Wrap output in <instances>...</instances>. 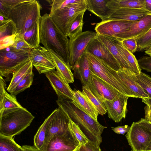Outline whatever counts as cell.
<instances>
[{
  "mask_svg": "<svg viewBox=\"0 0 151 151\" xmlns=\"http://www.w3.org/2000/svg\"><path fill=\"white\" fill-rule=\"evenodd\" d=\"M145 151H151V141Z\"/></svg>",
  "mask_w": 151,
  "mask_h": 151,
  "instance_id": "cell-55",
  "label": "cell"
},
{
  "mask_svg": "<svg viewBox=\"0 0 151 151\" xmlns=\"http://www.w3.org/2000/svg\"><path fill=\"white\" fill-rule=\"evenodd\" d=\"M137 51H142L147 50L151 45V28L147 33L138 40Z\"/></svg>",
  "mask_w": 151,
  "mask_h": 151,
  "instance_id": "cell-41",
  "label": "cell"
},
{
  "mask_svg": "<svg viewBox=\"0 0 151 151\" xmlns=\"http://www.w3.org/2000/svg\"><path fill=\"white\" fill-rule=\"evenodd\" d=\"M17 33L1 39L0 50L7 48L13 45Z\"/></svg>",
  "mask_w": 151,
  "mask_h": 151,
  "instance_id": "cell-45",
  "label": "cell"
},
{
  "mask_svg": "<svg viewBox=\"0 0 151 151\" xmlns=\"http://www.w3.org/2000/svg\"><path fill=\"white\" fill-rule=\"evenodd\" d=\"M117 72L123 85L134 95L135 98H148L147 93L137 82L134 74L125 68H121Z\"/></svg>",
  "mask_w": 151,
  "mask_h": 151,
  "instance_id": "cell-18",
  "label": "cell"
},
{
  "mask_svg": "<svg viewBox=\"0 0 151 151\" xmlns=\"http://www.w3.org/2000/svg\"><path fill=\"white\" fill-rule=\"evenodd\" d=\"M48 51L57 71L68 83H73L74 76L69 66L53 52Z\"/></svg>",
  "mask_w": 151,
  "mask_h": 151,
  "instance_id": "cell-24",
  "label": "cell"
},
{
  "mask_svg": "<svg viewBox=\"0 0 151 151\" xmlns=\"http://www.w3.org/2000/svg\"><path fill=\"white\" fill-rule=\"evenodd\" d=\"M40 20L34 26L22 34L25 40L32 49L38 48L40 46Z\"/></svg>",
  "mask_w": 151,
  "mask_h": 151,
  "instance_id": "cell-30",
  "label": "cell"
},
{
  "mask_svg": "<svg viewBox=\"0 0 151 151\" xmlns=\"http://www.w3.org/2000/svg\"><path fill=\"white\" fill-rule=\"evenodd\" d=\"M83 146L86 151H101L100 146L89 141Z\"/></svg>",
  "mask_w": 151,
  "mask_h": 151,
  "instance_id": "cell-47",
  "label": "cell"
},
{
  "mask_svg": "<svg viewBox=\"0 0 151 151\" xmlns=\"http://www.w3.org/2000/svg\"><path fill=\"white\" fill-rule=\"evenodd\" d=\"M0 151H23L22 147L17 143L13 137L0 134Z\"/></svg>",
  "mask_w": 151,
  "mask_h": 151,
  "instance_id": "cell-34",
  "label": "cell"
},
{
  "mask_svg": "<svg viewBox=\"0 0 151 151\" xmlns=\"http://www.w3.org/2000/svg\"><path fill=\"white\" fill-rule=\"evenodd\" d=\"M52 112L47 128L44 144L53 137L64 134L70 128V118L64 111L59 107Z\"/></svg>",
  "mask_w": 151,
  "mask_h": 151,
  "instance_id": "cell-12",
  "label": "cell"
},
{
  "mask_svg": "<svg viewBox=\"0 0 151 151\" xmlns=\"http://www.w3.org/2000/svg\"><path fill=\"white\" fill-rule=\"evenodd\" d=\"M69 124L73 133L81 145L82 146L86 145L89 140L78 125L73 122L70 118Z\"/></svg>",
  "mask_w": 151,
  "mask_h": 151,
  "instance_id": "cell-40",
  "label": "cell"
},
{
  "mask_svg": "<svg viewBox=\"0 0 151 151\" xmlns=\"http://www.w3.org/2000/svg\"><path fill=\"white\" fill-rule=\"evenodd\" d=\"M137 82L151 99V77L144 73L134 74Z\"/></svg>",
  "mask_w": 151,
  "mask_h": 151,
  "instance_id": "cell-39",
  "label": "cell"
},
{
  "mask_svg": "<svg viewBox=\"0 0 151 151\" xmlns=\"http://www.w3.org/2000/svg\"><path fill=\"white\" fill-rule=\"evenodd\" d=\"M85 52H89L103 61L116 71L121 69L119 64L107 47L96 37L93 39Z\"/></svg>",
  "mask_w": 151,
  "mask_h": 151,
  "instance_id": "cell-13",
  "label": "cell"
},
{
  "mask_svg": "<svg viewBox=\"0 0 151 151\" xmlns=\"http://www.w3.org/2000/svg\"><path fill=\"white\" fill-rule=\"evenodd\" d=\"M82 93L96 108L99 114L103 115L107 113L103 102L94 95L90 89L88 85H83Z\"/></svg>",
  "mask_w": 151,
  "mask_h": 151,
  "instance_id": "cell-31",
  "label": "cell"
},
{
  "mask_svg": "<svg viewBox=\"0 0 151 151\" xmlns=\"http://www.w3.org/2000/svg\"><path fill=\"white\" fill-rule=\"evenodd\" d=\"M136 21L108 20L97 23L95 30L97 34L113 37L120 41L123 35Z\"/></svg>",
  "mask_w": 151,
  "mask_h": 151,
  "instance_id": "cell-10",
  "label": "cell"
},
{
  "mask_svg": "<svg viewBox=\"0 0 151 151\" xmlns=\"http://www.w3.org/2000/svg\"><path fill=\"white\" fill-rule=\"evenodd\" d=\"M77 151H86L83 146L81 145Z\"/></svg>",
  "mask_w": 151,
  "mask_h": 151,
  "instance_id": "cell-54",
  "label": "cell"
},
{
  "mask_svg": "<svg viewBox=\"0 0 151 151\" xmlns=\"http://www.w3.org/2000/svg\"><path fill=\"white\" fill-rule=\"evenodd\" d=\"M42 6L36 0H24L10 11L9 19L15 25L17 33L23 34L40 19Z\"/></svg>",
  "mask_w": 151,
  "mask_h": 151,
  "instance_id": "cell-4",
  "label": "cell"
},
{
  "mask_svg": "<svg viewBox=\"0 0 151 151\" xmlns=\"http://www.w3.org/2000/svg\"><path fill=\"white\" fill-rule=\"evenodd\" d=\"M24 0H0V15L4 18L9 19V15L12 9Z\"/></svg>",
  "mask_w": 151,
  "mask_h": 151,
  "instance_id": "cell-37",
  "label": "cell"
},
{
  "mask_svg": "<svg viewBox=\"0 0 151 151\" xmlns=\"http://www.w3.org/2000/svg\"><path fill=\"white\" fill-rule=\"evenodd\" d=\"M90 68L94 75L110 85L121 93L129 97L134 95L123 85L117 71L109 66L103 61L91 54L85 52Z\"/></svg>",
  "mask_w": 151,
  "mask_h": 151,
  "instance_id": "cell-5",
  "label": "cell"
},
{
  "mask_svg": "<svg viewBox=\"0 0 151 151\" xmlns=\"http://www.w3.org/2000/svg\"><path fill=\"white\" fill-rule=\"evenodd\" d=\"M17 33V29L12 21L10 19L0 22V39Z\"/></svg>",
  "mask_w": 151,
  "mask_h": 151,
  "instance_id": "cell-36",
  "label": "cell"
},
{
  "mask_svg": "<svg viewBox=\"0 0 151 151\" xmlns=\"http://www.w3.org/2000/svg\"><path fill=\"white\" fill-rule=\"evenodd\" d=\"M76 0H52L47 1L51 6L50 12L63 9L68 4L74 3Z\"/></svg>",
  "mask_w": 151,
  "mask_h": 151,
  "instance_id": "cell-42",
  "label": "cell"
},
{
  "mask_svg": "<svg viewBox=\"0 0 151 151\" xmlns=\"http://www.w3.org/2000/svg\"><path fill=\"white\" fill-rule=\"evenodd\" d=\"M29 59V53L16 51L10 46L0 50V76L9 81L14 71Z\"/></svg>",
  "mask_w": 151,
  "mask_h": 151,
  "instance_id": "cell-7",
  "label": "cell"
},
{
  "mask_svg": "<svg viewBox=\"0 0 151 151\" xmlns=\"http://www.w3.org/2000/svg\"><path fill=\"white\" fill-rule=\"evenodd\" d=\"M114 39L117 48L129 65L132 73L135 74H140L141 69L135 56L125 47L122 42Z\"/></svg>",
  "mask_w": 151,
  "mask_h": 151,
  "instance_id": "cell-28",
  "label": "cell"
},
{
  "mask_svg": "<svg viewBox=\"0 0 151 151\" xmlns=\"http://www.w3.org/2000/svg\"><path fill=\"white\" fill-rule=\"evenodd\" d=\"M33 65L30 59L16 69L12 73V78L7 88L11 94L19 82L29 72L32 70Z\"/></svg>",
  "mask_w": 151,
  "mask_h": 151,
  "instance_id": "cell-27",
  "label": "cell"
},
{
  "mask_svg": "<svg viewBox=\"0 0 151 151\" xmlns=\"http://www.w3.org/2000/svg\"><path fill=\"white\" fill-rule=\"evenodd\" d=\"M145 116V119L151 123V110L147 105L144 107Z\"/></svg>",
  "mask_w": 151,
  "mask_h": 151,
  "instance_id": "cell-48",
  "label": "cell"
},
{
  "mask_svg": "<svg viewBox=\"0 0 151 151\" xmlns=\"http://www.w3.org/2000/svg\"><path fill=\"white\" fill-rule=\"evenodd\" d=\"M138 122L151 132V123L147 122L145 118H141Z\"/></svg>",
  "mask_w": 151,
  "mask_h": 151,
  "instance_id": "cell-49",
  "label": "cell"
},
{
  "mask_svg": "<svg viewBox=\"0 0 151 151\" xmlns=\"http://www.w3.org/2000/svg\"><path fill=\"white\" fill-rule=\"evenodd\" d=\"M74 71L73 76L79 79L83 85H88L94 74L91 70L88 59L84 53L78 59L71 68Z\"/></svg>",
  "mask_w": 151,
  "mask_h": 151,
  "instance_id": "cell-21",
  "label": "cell"
},
{
  "mask_svg": "<svg viewBox=\"0 0 151 151\" xmlns=\"http://www.w3.org/2000/svg\"><path fill=\"white\" fill-rule=\"evenodd\" d=\"M108 0H86L87 10L104 22L108 19L111 15V9L107 6Z\"/></svg>",
  "mask_w": 151,
  "mask_h": 151,
  "instance_id": "cell-22",
  "label": "cell"
},
{
  "mask_svg": "<svg viewBox=\"0 0 151 151\" xmlns=\"http://www.w3.org/2000/svg\"><path fill=\"white\" fill-rule=\"evenodd\" d=\"M87 9L86 0H76L63 9L50 12L49 14L55 25L66 36L70 26L76 17Z\"/></svg>",
  "mask_w": 151,
  "mask_h": 151,
  "instance_id": "cell-6",
  "label": "cell"
},
{
  "mask_svg": "<svg viewBox=\"0 0 151 151\" xmlns=\"http://www.w3.org/2000/svg\"><path fill=\"white\" fill-rule=\"evenodd\" d=\"M138 40L135 38H129L124 40L122 42L125 47L133 54L137 51Z\"/></svg>",
  "mask_w": 151,
  "mask_h": 151,
  "instance_id": "cell-43",
  "label": "cell"
},
{
  "mask_svg": "<svg viewBox=\"0 0 151 151\" xmlns=\"http://www.w3.org/2000/svg\"><path fill=\"white\" fill-rule=\"evenodd\" d=\"M129 97L122 94L112 100L103 101L109 118L116 123L119 122L123 118H125L127 101Z\"/></svg>",
  "mask_w": 151,
  "mask_h": 151,
  "instance_id": "cell-16",
  "label": "cell"
},
{
  "mask_svg": "<svg viewBox=\"0 0 151 151\" xmlns=\"http://www.w3.org/2000/svg\"><path fill=\"white\" fill-rule=\"evenodd\" d=\"M85 11L79 14L72 22L66 34V36L70 39L74 38L82 32L84 24L83 18Z\"/></svg>",
  "mask_w": 151,
  "mask_h": 151,
  "instance_id": "cell-33",
  "label": "cell"
},
{
  "mask_svg": "<svg viewBox=\"0 0 151 151\" xmlns=\"http://www.w3.org/2000/svg\"><path fill=\"white\" fill-rule=\"evenodd\" d=\"M29 55L33 65L39 73L45 74L55 69L49 52L44 47L40 45L38 48L32 49Z\"/></svg>",
  "mask_w": 151,
  "mask_h": 151,
  "instance_id": "cell-14",
  "label": "cell"
},
{
  "mask_svg": "<svg viewBox=\"0 0 151 151\" xmlns=\"http://www.w3.org/2000/svg\"><path fill=\"white\" fill-rule=\"evenodd\" d=\"M0 134L13 137L29 126L35 117L23 107L0 111Z\"/></svg>",
  "mask_w": 151,
  "mask_h": 151,
  "instance_id": "cell-3",
  "label": "cell"
},
{
  "mask_svg": "<svg viewBox=\"0 0 151 151\" xmlns=\"http://www.w3.org/2000/svg\"><path fill=\"white\" fill-rule=\"evenodd\" d=\"M145 2L146 10L151 13V0H145Z\"/></svg>",
  "mask_w": 151,
  "mask_h": 151,
  "instance_id": "cell-52",
  "label": "cell"
},
{
  "mask_svg": "<svg viewBox=\"0 0 151 151\" xmlns=\"http://www.w3.org/2000/svg\"><path fill=\"white\" fill-rule=\"evenodd\" d=\"M96 35V32L88 30L82 32L74 38L69 39V65L71 69L78 59L84 53L88 44Z\"/></svg>",
  "mask_w": 151,
  "mask_h": 151,
  "instance_id": "cell-11",
  "label": "cell"
},
{
  "mask_svg": "<svg viewBox=\"0 0 151 151\" xmlns=\"http://www.w3.org/2000/svg\"><path fill=\"white\" fill-rule=\"evenodd\" d=\"M138 63L141 70L151 72V56L141 58L138 60Z\"/></svg>",
  "mask_w": 151,
  "mask_h": 151,
  "instance_id": "cell-44",
  "label": "cell"
},
{
  "mask_svg": "<svg viewBox=\"0 0 151 151\" xmlns=\"http://www.w3.org/2000/svg\"><path fill=\"white\" fill-rule=\"evenodd\" d=\"M125 137L131 151H145L151 141V132L138 122H133Z\"/></svg>",
  "mask_w": 151,
  "mask_h": 151,
  "instance_id": "cell-9",
  "label": "cell"
},
{
  "mask_svg": "<svg viewBox=\"0 0 151 151\" xmlns=\"http://www.w3.org/2000/svg\"><path fill=\"white\" fill-rule=\"evenodd\" d=\"M34 74L32 70L29 72L17 85L11 94L15 96L29 88L33 81Z\"/></svg>",
  "mask_w": 151,
  "mask_h": 151,
  "instance_id": "cell-38",
  "label": "cell"
},
{
  "mask_svg": "<svg viewBox=\"0 0 151 151\" xmlns=\"http://www.w3.org/2000/svg\"><path fill=\"white\" fill-rule=\"evenodd\" d=\"M151 13L145 10L128 8H120L111 10L108 20L138 21Z\"/></svg>",
  "mask_w": 151,
  "mask_h": 151,
  "instance_id": "cell-19",
  "label": "cell"
},
{
  "mask_svg": "<svg viewBox=\"0 0 151 151\" xmlns=\"http://www.w3.org/2000/svg\"><path fill=\"white\" fill-rule=\"evenodd\" d=\"M14 50L29 53L32 48L25 40L22 34L17 33L14 43L10 46Z\"/></svg>",
  "mask_w": 151,
  "mask_h": 151,
  "instance_id": "cell-35",
  "label": "cell"
},
{
  "mask_svg": "<svg viewBox=\"0 0 151 151\" xmlns=\"http://www.w3.org/2000/svg\"><path fill=\"white\" fill-rule=\"evenodd\" d=\"M145 5V0H108L107 6L111 10L128 8L147 10Z\"/></svg>",
  "mask_w": 151,
  "mask_h": 151,
  "instance_id": "cell-29",
  "label": "cell"
},
{
  "mask_svg": "<svg viewBox=\"0 0 151 151\" xmlns=\"http://www.w3.org/2000/svg\"><path fill=\"white\" fill-rule=\"evenodd\" d=\"M23 151H41L34 146L24 145L22 146Z\"/></svg>",
  "mask_w": 151,
  "mask_h": 151,
  "instance_id": "cell-50",
  "label": "cell"
},
{
  "mask_svg": "<svg viewBox=\"0 0 151 151\" xmlns=\"http://www.w3.org/2000/svg\"><path fill=\"white\" fill-rule=\"evenodd\" d=\"M145 53L149 56H151V48L145 51Z\"/></svg>",
  "mask_w": 151,
  "mask_h": 151,
  "instance_id": "cell-53",
  "label": "cell"
},
{
  "mask_svg": "<svg viewBox=\"0 0 151 151\" xmlns=\"http://www.w3.org/2000/svg\"><path fill=\"white\" fill-rule=\"evenodd\" d=\"M142 101L148 106L151 110V99L149 98L142 99Z\"/></svg>",
  "mask_w": 151,
  "mask_h": 151,
  "instance_id": "cell-51",
  "label": "cell"
},
{
  "mask_svg": "<svg viewBox=\"0 0 151 151\" xmlns=\"http://www.w3.org/2000/svg\"><path fill=\"white\" fill-rule=\"evenodd\" d=\"M96 37L109 49L122 68L127 69L132 72L129 65L117 48L113 38L97 34Z\"/></svg>",
  "mask_w": 151,
  "mask_h": 151,
  "instance_id": "cell-23",
  "label": "cell"
},
{
  "mask_svg": "<svg viewBox=\"0 0 151 151\" xmlns=\"http://www.w3.org/2000/svg\"><path fill=\"white\" fill-rule=\"evenodd\" d=\"M151 28V14H150L134 23L129 29L123 35L120 41L129 38H135L138 40Z\"/></svg>",
  "mask_w": 151,
  "mask_h": 151,
  "instance_id": "cell-20",
  "label": "cell"
},
{
  "mask_svg": "<svg viewBox=\"0 0 151 151\" xmlns=\"http://www.w3.org/2000/svg\"><path fill=\"white\" fill-rule=\"evenodd\" d=\"M56 102L59 107L78 125L89 141L100 145L102 141L101 135L107 127L100 124L73 101L58 97Z\"/></svg>",
  "mask_w": 151,
  "mask_h": 151,
  "instance_id": "cell-1",
  "label": "cell"
},
{
  "mask_svg": "<svg viewBox=\"0 0 151 151\" xmlns=\"http://www.w3.org/2000/svg\"><path fill=\"white\" fill-rule=\"evenodd\" d=\"M150 48H151V45L148 48V49H150Z\"/></svg>",
  "mask_w": 151,
  "mask_h": 151,
  "instance_id": "cell-56",
  "label": "cell"
},
{
  "mask_svg": "<svg viewBox=\"0 0 151 151\" xmlns=\"http://www.w3.org/2000/svg\"><path fill=\"white\" fill-rule=\"evenodd\" d=\"M52 114L53 112H52L45 119L34 136V146L40 150H41L44 144L47 128Z\"/></svg>",
  "mask_w": 151,
  "mask_h": 151,
  "instance_id": "cell-32",
  "label": "cell"
},
{
  "mask_svg": "<svg viewBox=\"0 0 151 151\" xmlns=\"http://www.w3.org/2000/svg\"><path fill=\"white\" fill-rule=\"evenodd\" d=\"M45 74L58 97L74 101L73 90L57 70H55Z\"/></svg>",
  "mask_w": 151,
  "mask_h": 151,
  "instance_id": "cell-17",
  "label": "cell"
},
{
  "mask_svg": "<svg viewBox=\"0 0 151 151\" xmlns=\"http://www.w3.org/2000/svg\"><path fill=\"white\" fill-rule=\"evenodd\" d=\"M91 92L103 102L112 100L122 94L101 78L93 75L88 85Z\"/></svg>",
  "mask_w": 151,
  "mask_h": 151,
  "instance_id": "cell-15",
  "label": "cell"
},
{
  "mask_svg": "<svg viewBox=\"0 0 151 151\" xmlns=\"http://www.w3.org/2000/svg\"><path fill=\"white\" fill-rule=\"evenodd\" d=\"M130 128V127L128 125L111 127L112 130L115 133L123 135H124L125 133L128 132L129 131Z\"/></svg>",
  "mask_w": 151,
  "mask_h": 151,
  "instance_id": "cell-46",
  "label": "cell"
},
{
  "mask_svg": "<svg viewBox=\"0 0 151 151\" xmlns=\"http://www.w3.org/2000/svg\"><path fill=\"white\" fill-rule=\"evenodd\" d=\"M69 129L61 135L55 136L44 145L41 151H77L81 145L73 133L70 125Z\"/></svg>",
  "mask_w": 151,
  "mask_h": 151,
  "instance_id": "cell-8",
  "label": "cell"
},
{
  "mask_svg": "<svg viewBox=\"0 0 151 151\" xmlns=\"http://www.w3.org/2000/svg\"><path fill=\"white\" fill-rule=\"evenodd\" d=\"M6 84L4 79L0 81V111L4 109L22 107L19 103L16 96L8 93L5 90Z\"/></svg>",
  "mask_w": 151,
  "mask_h": 151,
  "instance_id": "cell-26",
  "label": "cell"
},
{
  "mask_svg": "<svg viewBox=\"0 0 151 151\" xmlns=\"http://www.w3.org/2000/svg\"><path fill=\"white\" fill-rule=\"evenodd\" d=\"M73 92L74 101L78 106L94 119L98 120L99 114L85 95L82 92L76 89L73 90Z\"/></svg>",
  "mask_w": 151,
  "mask_h": 151,
  "instance_id": "cell-25",
  "label": "cell"
},
{
  "mask_svg": "<svg viewBox=\"0 0 151 151\" xmlns=\"http://www.w3.org/2000/svg\"><path fill=\"white\" fill-rule=\"evenodd\" d=\"M40 36V43L59 56L70 66L69 39L58 29L50 14L46 13L41 17Z\"/></svg>",
  "mask_w": 151,
  "mask_h": 151,
  "instance_id": "cell-2",
  "label": "cell"
}]
</instances>
